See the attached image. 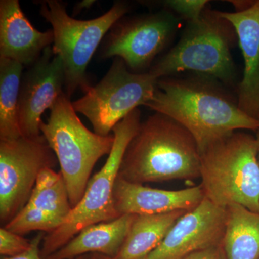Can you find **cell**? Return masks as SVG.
I'll return each mask as SVG.
<instances>
[{
  "instance_id": "1",
  "label": "cell",
  "mask_w": 259,
  "mask_h": 259,
  "mask_svg": "<svg viewBox=\"0 0 259 259\" xmlns=\"http://www.w3.org/2000/svg\"><path fill=\"white\" fill-rule=\"evenodd\" d=\"M145 106L185 127L197 142L199 153L236 131L259 130V122L242 111L237 99L209 79L162 78Z\"/></svg>"
},
{
  "instance_id": "2",
  "label": "cell",
  "mask_w": 259,
  "mask_h": 259,
  "mask_svg": "<svg viewBox=\"0 0 259 259\" xmlns=\"http://www.w3.org/2000/svg\"><path fill=\"white\" fill-rule=\"evenodd\" d=\"M118 177L136 184L200 178V153L192 134L155 112L141 122L122 158Z\"/></svg>"
},
{
  "instance_id": "3",
  "label": "cell",
  "mask_w": 259,
  "mask_h": 259,
  "mask_svg": "<svg viewBox=\"0 0 259 259\" xmlns=\"http://www.w3.org/2000/svg\"><path fill=\"white\" fill-rule=\"evenodd\" d=\"M238 42L236 29L222 12L207 7L197 20L187 22L180 40L148 70L160 79L177 73L197 74L233 85L236 79L232 49Z\"/></svg>"
},
{
  "instance_id": "4",
  "label": "cell",
  "mask_w": 259,
  "mask_h": 259,
  "mask_svg": "<svg viewBox=\"0 0 259 259\" xmlns=\"http://www.w3.org/2000/svg\"><path fill=\"white\" fill-rule=\"evenodd\" d=\"M205 198L226 208L238 204L259 213V161L255 136L236 131L200 152Z\"/></svg>"
},
{
  "instance_id": "5",
  "label": "cell",
  "mask_w": 259,
  "mask_h": 259,
  "mask_svg": "<svg viewBox=\"0 0 259 259\" xmlns=\"http://www.w3.org/2000/svg\"><path fill=\"white\" fill-rule=\"evenodd\" d=\"M40 129L56 154L74 207L82 199L97 162L111 152L115 136H100L90 131L64 92L51 107L50 115L47 122L42 121Z\"/></svg>"
},
{
  "instance_id": "6",
  "label": "cell",
  "mask_w": 259,
  "mask_h": 259,
  "mask_svg": "<svg viewBox=\"0 0 259 259\" xmlns=\"http://www.w3.org/2000/svg\"><path fill=\"white\" fill-rule=\"evenodd\" d=\"M141 122V111L137 108L113 127L115 142L106 162L89 181L82 199L64 223L45 235L40 248L42 258L54 254L87 227L120 217L114 202V188L126 148Z\"/></svg>"
},
{
  "instance_id": "7",
  "label": "cell",
  "mask_w": 259,
  "mask_h": 259,
  "mask_svg": "<svg viewBox=\"0 0 259 259\" xmlns=\"http://www.w3.org/2000/svg\"><path fill=\"white\" fill-rule=\"evenodd\" d=\"M129 10L128 3L117 1L101 16L81 20L69 16L62 2L47 0L40 3V14L52 26L53 51L62 61L65 94L70 99L78 89L85 93L91 86L87 74L88 64L104 37Z\"/></svg>"
},
{
  "instance_id": "8",
  "label": "cell",
  "mask_w": 259,
  "mask_h": 259,
  "mask_svg": "<svg viewBox=\"0 0 259 259\" xmlns=\"http://www.w3.org/2000/svg\"><path fill=\"white\" fill-rule=\"evenodd\" d=\"M158 81L148 71L133 72L122 59L114 58L105 76L72 102L73 107L91 122L95 133L109 136L126 116L151 100Z\"/></svg>"
},
{
  "instance_id": "9",
  "label": "cell",
  "mask_w": 259,
  "mask_h": 259,
  "mask_svg": "<svg viewBox=\"0 0 259 259\" xmlns=\"http://www.w3.org/2000/svg\"><path fill=\"white\" fill-rule=\"evenodd\" d=\"M178 25L177 16L167 9L122 17L105 36L99 58H120L133 72L144 73L171 42Z\"/></svg>"
},
{
  "instance_id": "10",
  "label": "cell",
  "mask_w": 259,
  "mask_h": 259,
  "mask_svg": "<svg viewBox=\"0 0 259 259\" xmlns=\"http://www.w3.org/2000/svg\"><path fill=\"white\" fill-rule=\"evenodd\" d=\"M58 159L41 135L0 141V221L5 226L25 207L42 170Z\"/></svg>"
},
{
  "instance_id": "11",
  "label": "cell",
  "mask_w": 259,
  "mask_h": 259,
  "mask_svg": "<svg viewBox=\"0 0 259 259\" xmlns=\"http://www.w3.org/2000/svg\"><path fill=\"white\" fill-rule=\"evenodd\" d=\"M64 86L62 61L59 56L54 55L51 46L22 76L18 122L23 137L36 139L41 136V116L64 93Z\"/></svg>"
},
{
  "instance_id": "12",
  "label": "cell",
  "mask_w": 259,
  "mask_h": 259,
  "mask_svg": "<svg viewBox=\"0 0 259 259\" xmlns=\"http://www.w3.org/2000/svg\"><path fill=\"white\" fill-rule=\"evenodd\" d=\"M226 223V208L207 199L182 216L159 245L143 259H184L209 247L222 244Z\"/></svg>"
},
{
  "instance_id": "13",
  "label": "cell",
  "mask_w": 259,
  "mask_h": 259,
  "mask_svg": "<svg viewBox=\"0 0 259 259\" xmlns=\"http://www.w3.org/2000/svg\"><path fill=\"white\" fill-rule=\"evenodd\" d=\"M116 210L122 214H156L190 212L205 199L202 185L180 190H163L132 183L117 177L113 193Z\"/></svg>"
},
{
  "instance_id": "14",
  "label": "cell",
  "mask_w": 259,
  "mask_h": 259,
  "mask_svg": "<svg viewBox=\"0 0 259 259\" xmlns=\"http://www.w3.org/2000/svg\"><path fill=\"white\" fill-rule=\"evenodd\" d=\"M54 40L52 29L42 32L34 28L18 0L0 1V59L30 67Z\"/></svg>"
},
{
  "instance_id": "15",
  "label": "cell",
  "mask_w": 259,
  "mask_h": 259,
  "mask_svg": "<svg viewBox=\"0 0 259 259\" xmlns=\"http://www.w3.org/2000/svg\"><path fill=\"white\" fill-rule=\"evenodd\" d=\"M236 29L244 62L243 77L237 87L242 111L259 122V0L241 12H222Z\"/></svg>"
},
{
  "instance_id": "16",
  "label": "cell",
  "mask_w": 259,
  "mask_h": 259,
  "mask_svg": "<svg viewBox=\"0 0 259 259\" xmlns=\"http://www.w3.org/2000/svg\"><path fill=\"white\" fill-rule=\"evenodd\" d=\"M136 217V214H122L113 221L87 227L47 259H74L89 253L115 258Z\"/></svg>"
},
{
  "instance_id": "17",
  "label": "cell",
  "mask_w": 259,
  "mask_h": 259,
  "mask_svg": "<svg viewBox=\"0 0 259 259\" xmlns=\"http://www.w3.org/2000/svg\"><path fill=\"white\" fill-rule=\"evenodd\" d=\"M185 211L136 215L122 248L115 258L143 259L156 249Z\"/></svg>"
},
{
  "instance_id": "18",
  "label": "cell",
  "mask_w": 259,
  "mask_h": 259,
  "mask_svg": "<svg viewBox=\"0 0 259 259\" xmlns=\"http://www.w3.org/2000/svg\"><path fill=\"white\" fill-rule=\"evenodd\" d=\"M222 245L227 259H259V213L238 204L227 207Z\"/></svg>"
},
{
  "instance_id": "19",
  "label": "cell",
  "mask_w": 259,
  "mask_h": 259,
  "mask_svg": "<svg viewBox=\"0 0 259 259\" xmlns=\"http://www.w3.org/2000/svg\"><path fill=\"white\" fill-rule=\"evenodd\" d=\"M24 66L0 59V141L22 137L18 122L19 95Z\"/></svg>"
},
{
  "instance_id": "20",
  "label": "cell",
  "mask_w": 259,
  "mask_h": 259,
  "mask_svg": "<svg viewBox=\"0 0 259 259\" xmlns=\"http://www.w3.org/2000/svg\"><path fill=\"white\" fill-rule=\"evenodd\" d=\"M25 205L59 218L64 223L73 207L61 172L51 168L42 170Z\"/></svg>"
},
{
  "instance_id": "21",
  "label": "cell",
  "mask_w": 259,
  "mask_h": 259,
  "mask_svg": "<svg viewBox=\"0 0 259 259\" xmlns=\"http://www.w3.org/2000/svg\"><path fill=\"white\" fill-rule=\"evenodd\" d=\"M63 224L59 218L25 205L4 227L8 231L23 236L32 231L50 233Z\"/></svg>"
},
{
  "instance_id": "22",
  "label": "cell",
  "mask_w": 259,
  "mask_h": 259,
  "mask_svg": "<svg viewBox=\"0 0 259 259\" xmlns=\"http://www.w3.org/2000/svg\"><path fill=\"white\" fill-rule=\"evenodd\" d=\"M208 4L209 1L206 0H168L163 3L166 9L187 22L199 18Z\"/></svg>"
},
{
  "instance_id": "23",
  "label": "cell",
  "mask_w": 259,
  "mask_h": 259,
  "mask_svg": "<svg viewBox=\"0 0 259 259\" xmlns=\"http://www.w3.org/2000/svg\"><path fill=\"white\" fill-rule=\"evenodd\" d=\"M30 241H27L20 235L7 230L0 229V254L3 257L16 256L30 248Z\"/></svg>"
},
{
  "instance_id": "24",
  "label": "cell",
  "mask_w": 259,
  "mask_h": 259,
  "mask_svg": "<svg viewBox=\"0 0 259 259\" xmlns=\"http://www.w3.org/2000/svg\"><path fill=\"white\" fill-rule=\"evenodd\" d=\"M45 235L39 233L30 241V246L26 251L13 257H3L2 259H47L40 255V248ZM90 254L82 255L74 259H89Z\"/></svg>"
},
{
  "instance_id": "25",
  "label": "cell",
  "mask_w": 259,
  "mask_h": 259,
  "mask_svg": "<svg viewBox=\"0 0 259 259\" xmlns=\"http://www.w3.org/2000/svg\"><path fill=\"white\" fill-rule=\"evenodd\" d=\"M184 259H227V257L223 245L220 244L197 250Z\"/></svg>"
},
{
  "instance_id": "26",
  "label": "cell",
  "mask_w": 259,
  "mask_h": 259,
  "mask_svg": "<svg viewBox=\"0 0 259 259\" xmlns=\"http://www.w3.org/2000/svg\"><path fill=\"white\" fill-rule=\"evenodd\" d=\"M95 3L96 1L95 0H83V1L76 3L74 9V15L79 14L83 10H90L95 4Z\"/></svg>"
},
{
  "instance_id": "27",
  "label": "cell",
  "mask_w": 259,
  "mask_h": 259,
  "mask_svg": "<svg viewBox=\"0 0 259 259\" xmlns=\"http://www.w3.org/2000/svg\"><path fill=\"white\" fill-rule=\"evenodd\" d=\"M236 8L235 12H241L249 8L254 1H230Z\"/></svg>"
},
{
  "instance_id": "28",
  "label": "cell",
  "mask_w": 259,
  "mask_h": 259,
  "mask_svg": "<svg viewBox=\"0 0 259 259\" xmlns=\"http://www.w3.org/2000/svg\"><path fill=\"white\" fill-rule=\"evenodd\" d=\"M89 259H110V258L105 256V255L99 254V253H92V254H90Z\"/></svg>"
},
{
  "instance_id": "29",
  "label": "cell",
  "mask_w": 259,
  "mask_h": 259,
  "mask_svg": "<svg viewBox=\"0 0 259 259\" xmlns=\"http://www.w3.org/2000/svg\"><path fill=\"white\" fill-rule=\"evenodd\" d=\"M256 134H255V138H256L257 140V144H258V161H259V130L258 131H256Z\"/></svg>"
}]
</instances>
